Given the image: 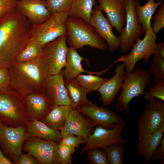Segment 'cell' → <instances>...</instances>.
<instances>
[{
  "instance_id": "cell-1",
  "label": "cell",
  "mask_w": 164,
  "mask_h": 164,
  "mask_svg": "<svg viewBox=\"0 0 164 164\" xmlns=\"http://www.w3.org/2000/svg\"><path fill=\"white\" fill-rule=\"evenodd\" d=\"M32 26L17 9L0 20V67L7 68L26 46Z\"/></svg>"
},
{
  "instance_id": "cell-2",
  "label": "cell",
  "mask_w": 164,
  "mask_h": 164,
  "mask_svg": "<svg viewBox=\"0 0 164 164\" xmlns=\"http://www.w3.org/2000/svg\"><path fill=\"white\" fill-rule=\"evenodd\" d=\"M7 69L10 77L9 86L22 97L30 93H46L47 80L51 74L43 58L15 61Z\"/></svg>"
},
{
  "instance_id": "cell-3",
  "label": "cell",
  "mask_w": 164,
  "mask_h": 164,
  "mask_svg": "<svg viewBox=\"0 0 164 164\" xmlns=\"http://www.w3.org/2000/svg\"><path fill=\"white\" fill-rule=\"evenodd\" d=\"M70 47L77 50L84 46L105 51L107 44L90 22L80 18L69 17L66 35Z\"/></svg>"
},
{
  "instance_id": "cell-4",
  "label": "cell",
  "mask_w": 164,
  "mask_h": 164,
  "mask_svg": "<svg viewBox=\"0 0 164 164\" xmlns=\"http://www.w3.org/2000/svg\"><path fill=\"white\" fill-rule=\"evenodd\" d=\"M0 120L13 127L26 126L30 121L23 97L9 86L0 89Z\"/></svg>"
},
{
  "instance_id": "cell-5",
  "label": "cell",
  "mask_w": 164,
  "mask_h": 164,
  "mask_svg": "<svg viewBox=\"0 0 164 164\" xmlns=\"http://www.w3.org/2000/svg\"><path fill=\"white\" fill-rule=\"evenodd\" d=\"M151 80V75L145 69L137 68L132 73L125 72L122 91L116 103L117 110L124 113L128 112L129 103L134 97L144 95Z\"/></svg>"
},
{
  "instance_id": "cell-6",
  "label": "cell",
  "mask_w": 164,
  "mask_h": 164,
  "mask_svg": "<svg viewBox=\"0 0 164 164\" xmlns=\"http://www.w3.org/2000/svg\"><path fill=\"white\" fill-rule=\"evenodd\" d=\"M145 33L143 39L140 38L136 41L130 53L118 59L119 61L123 62L125 73L132 72L136 64L140 60H143L146 63H148L153 55L157 36L154 33L152 27L147 30Z\"/></svg>"
},
{
  "instance_id": "cell-7",
  "label": "cell",
  "mask_w": 164,
  "mask_h": 164,
  "mask_svg": "<svg viewBox=\"0 0 164 164\" xmlns=\"http://www.w3.org/2000/svg\"><path fill=\"white\" fill-rule=\"evenodd\" d=\"M29 136L26 126L9 127L0 120V146L5 156L15 164L22 154L24 142Z\"/></svg>"
},
{
  "instance_id": "cell-8",
  "label": "cell",
  "mask_w": 164,
  "mask_h": 164,
  "mask_svg": "<svg viewBox=\"0 0 164 164\" xmlns=\"http://www.w3.org/2000/svg\"><path fill=\"white\" fill-rule=\"evenodd\" d=\"M126 123V121H123L111 129L97 125L94 128L91 135L83 139L85 144L81 150L80 155H82L92 149L97 148L104 150L111 144L128 142V140L124 139L122 136V131Z\"/></svg>"
},
{
  "instance_id": "cell-9",
  "label": "cell",
  "mask_w": 164,
  "mask_h": 164,
  "mask_svg": "<svg viewBox=\"0 0 164 164\" xmlns=\"http://www.w3.org/2000/svg\"><path fill=\"white\" fill-rule=\"evenodd\" d=\"M69 17L68 12L53 14L44 22L32 27L31 36L44 45L60 36L66 35Z\"/></svg>"
},
{
  "instance_id": "cell-10",
  "label": "cell",
  "mask_w": 164,
  "mask_h": 164,
  "mask_svg": "<svg viewBox=\"0 0 164 164\" xmlns=\"http://www.w3.org/2000/svg\"><path fill=\"white\" fill-rule=\"evenodd\" d=\"M60 142L39 138L28 137L23 149L31 155L40 164H60L58 149Z\"/></svg>"
},
{
  "instance_id": "cell-11",
  "label": "cell",
  "mask_w": 164,
  "mask_h": 164,
  "mask_svg": "<svg viewBox=\"0 0 164 164\" xmlns=\"http://www.w3.org/2000/svg\"><path fill=\"white\" fill-rule=\"evenodd\" d=\"M164 124V102L155 98L149 101L139 118L138 140L158 130Z\"/></svg>"
},
{
  "instance_id": "cell-12",
  "label": "cell",
  "mask_w": 164,
  "mask_h": 164,
  "mask_svg": "<svg viewBox=\"0 0 164 164\" xmlns=\"http://www.w3.org/2000/svg\"><path fill=\"white\" fill-rule=\"evenodd\" d=\"M137 0H124L125 11V25L119 37L121 51L126 52L140 38L145 31L138 23L135 11Z\"/></svg>"
},
{
  "instance_id": "cell-13",
  "label": "cell",
  "mask_w": 164,
  "mask_h": 164,
  "mask_svg": "<svg viewBox=\"0 0 164 164\" xmlns=\"http://www.w3.org/2000/svg\"><path fill=\"white\" fill-rule=\"evenodd\" d=\"M76 109L94 126L101 125L111 129L123 121L116 112L104 107L97 106L89 101Z\"/></svg>"
},
{
  "instance_id": "cell-14",
  "label": "cell",
  "mask_w": 164,
  "mask_h": 164,
  "mask_svg": "<svg viewBox=\"0 0 164 164\" xmlns=\"http://www.w3.org/2000/svg\"><path fill=\"white\" fill-rule=\"evenodd\" d=\"M66 35L60 36L43 46V58L47 65L51 75L59 73L66 65L68 48Z\"/></svg>"
},
{
  "instance_id": "cell-15",
  "label": "cell",
  "mask_w": 164,
  "mask_h": 164,
  "mask_svg": "<svg viewBox=\"0 0 164 164\" xmlns=\"http://www.w3.org/2000/svg\"><path fill=\"white\" fill-rule=\"evenodd\" d=\"M17 8L32 27L44 22L52 15L45 0H18Z\"/></svg>"
},
{
  "instance_id": "cell-16",
  "label": "cell",
  "mask_w": 164,
  "mask_h": 164,
  "mask_svg": "<svg viewBox=\"0 0 164 164\" xmlns=\"http://www.w3.org/2000/svg\"><path fill=\"white\" fill-rule=\"evenodd\" d=\"M23 97L30 121L36 120L43 121L53 108L46 93H30Z\"/></svg>"
},
{
  "instance_id": "cell-17",
  "label": "cell",
  "mask_w": 164,
  "mask_h": 164,
  "mask_svg": "<svg viewBox=\"0 0 164 164\" xmlns=\"http://www.w3.org/2000/svg\"><path fill=\"white\" fill-rule=\"evenodd\" d=\"M90 23L99 36L106 41L111 53L120 48L119 38L114 34L111 25L98 5L95 6L93 9Z\"/></svg>"
},
{
  "instance_id": "cell-18",
  "label": "cell",
  "mask_w": 164,
  "mask_h": 164,
  "mask_svg": "<svg viewBox=\"0 0 164 164\" xmlns=\"http://www.w3.org/2000/svg\"><path fill=\"white\" fill-rule=\"evenodd\" d=\"M94 126L76 108L70 111L66 121L60 130L62 138L73 135L84 139L93 132Z\"/></svg>"
},
{
  "instance_id": "cell-19",
  "label": "cell",
  "mask_w": 164,
  "mask_h": 164,
  "mask_svg": "<svg viewBox=\"0 0 164 164\" xmlns=\"http://www.w3.org/2000/svg\"><path fill=\"white\" fill-rule=\"evenodd\" d=\"M125 72V66L123 63L117 65L113 77L108 78L97 89V91L101 94L100 99L104 105H109L113 102L118 92L121 88Z\"/></svg>"
},
{
  "instance_id": "cell-20",
  "label": "cell",
  "mask_w": 164,
  "mask_h": 164,
  "mask_svg": "<svg viewBox=\"0 0 164 164\" xmlns=\"http://www.w3.org/2000/svg\"><path fill=\"white\" fill-rule=\"evenodd\" d=\"M46 93L53 108L59 105H70L64 84L63 70L58 74L49 76L47 81Z\"/></svg>"
},
{
  "instance_id": "cell-21",
  "label": "cell",
  "mask_w": 164,
  "mask_h": 164,
  "mask_svg": "<svg viewBox=\"0 0 164 164\" xmlns=\"http://www.w3.org/2000/svg\"><path fill=\"white\" fill-rule=\"evenodd\" d=\"M100 9L104 11L112 26L121 35L125 23L124 0H97Z\"/></svg>"
},
{
  "instance_id": "cell-22",
  "label": "cell",
  "mask_w": 164,
  "mask_h": 164,
  "mask_svg": "<svg viewBox=\"0 0 164 164\" xmlns=\"http://www.w3.org/2000/svg\"><path fill=\"white\" fill-rule=\"evenodd\" d=\"M164 132V124L154 132L143 136L138 141L137 148L138 156L142 155L144 163L149 160L155 151L160 145Z\"/></svg>"
},
{
  "instance_id": "cell-23",
  "label": "cell",
  "mask_w": 164,
  "mask_h": 164,
  "mask_svg": "<svg viewBox=\"0 0 164 164\" xmlns=\"http://www.w3.org/2000/svg\"><path fill=\"white\" fill-rule=\"evenodd\" d=\"M85 59L82 57L77 50L70 47H68L66 56V65L63 70V77L65 79L75 78L83 73L89 74L99 75L104 72H92L84 70L82 67L81 61Z\"/></svg>"
},
{
  "instance_id": "cell-24",
  "label": "cell",
  "mask_w": 164,
  "mask_h": 164,
  "mask_svg": "<svg viewBox=\"0 0 164 164\" xmlns=\"http://www.w3.org/2000/svg\"><path fill=\"white\" fill-rule=\"evenodd\" d=\"M26 128L29 137L60 142L62 139L60 130L50 128L43 121H30Z\"/></svg>"
},
{
  "instance_id": "cell-25",
  "label": "cell",
  "mask_w": 164,
  "mask_h": 164,
  "mask_svg": "<svg viewBox=\"0 0 164 164\" xmlns=\"http://www.w3.org/2000/svg\"><path fill=\"white\" fill-rule=\"evenodd\" d=\"M64 83L67 90L70 105L73 108L87 103L89 100L88 94L85 89L76 79H64Z\"/></svg>"
},
{
  "instance_id": "cell-26",
  "label": "cell",
  "mask_w": 164,
  "mask_h": 164,
  "mask_svg": "<svg viewBox=\"0 0 164 164\" xmlns=\"http://www.w3.org/2000/svg\"><path fill=\"white\" fill-rule=\"evenodd\" d=\"M163 0L156 2L154 0H148L143 5H141L138 1L135 5V11L138 23L145 31L152 27L151 21L157 8L162 3Z\"/></svg>"
},
{
  "instance_id": "cell-27",
  "label": "cell",
  "mask_w": 164,
  "mask_h": 164,
  "mask_svg": "<svg viewBox=\"0 0 164 164\" xmlns=\"http://www.w3.org/2000/svg\"><path fill=\"white\" fill-rule=\"evenodd\" d=\"M71 105H59L53 108L43 122L50 128L60 130L66 121Z\"/></svg>"
},
{
  "instance_id": "cell-28",
  "label": "cell",
  "mask_w": 164,
  "mask_h": 164,
  "mask_svg": "<svg viewBox=\"0 0 164 164\" xmlns=\"http://www.w3.org/2000/svg\"><path fill=\"white\" fill-rule=\"evenodd\" d=\"M43 46L36 38L31 36L15 61L26 62L43 58Z\"/></svg>"
},
{
  "instance_id": "cell-29",
  "label": "cell",
  "mask_w": 164,
  "mask_h": 164,
  "mask_svg": "<svg viewBox=\"0 0 164 164\" xmlns=\"http://www.w3.org/2000/svg\"><path fill=\"white\" fill-rule=\"evenodd\" d=\"M94 0H74L68 12L69 17L80 18L90 22Z\"/></svg>"
},
{
  "instance_id": "cell-30",
  "label": "cell",
  "mask_w": 164,
  "mask_h": 164,
  "mask_svg": "<svg viewBox=\"0 0 164 164\" xmlns=\"http://www.w3.org/2000/svg\"><path fill=\"white\" fill-rule=\"evenodd\" d=\"M76 78L85 89L88 94L97 91L101 85L108 79L89 74H81Z\"/></svg>"
},
{
  "instance_id": "cell-31",
  "label": "cell",
  "mask_w": 164,
  "mask_h": 164,
  "mask_svg": "<svg viewBox=\"0 0 164 164\" xmlns=\"http://www.w3.org/2000/svg\"><path fill=\"white\" fill-rule=\"evenodd\" d=\"M122 143H116L110 145L104 150L109 164L124 163V147Z\"/></svg>"
},
{
  "instance_id": "cell-32",
  "label": "cell",
  "mask_w": 164,
  "mask_h": 164,
  "mask_svg": "<svg viewBox=\"0 0 164 164\" xmlns=\"http://www.w3.org/2000/svg\"><path fill=\"white\" fill-rule=\"evenodd\" d=\"M154 81L148 91L145 92V98L148 101L155 98L164 102V79Z\"/></svg>"
},
{
  "instance_id": "cell-33",
  "label": "cell",
  "mask_w": 164,
  "mask_h": 164,
  "mask_svg": "<svg viewBox=\"0 0 164 164\" xmlns=\"http://www.w3.org/2000/svg\"><path fill=\"white\" fill-rule=\"evenodd\" d=\"M149 72L154 80L164 79V58L153 55Z\"/></svg>"
},
{
  "instance_id": "cell-34",
  "label": "cell",
  "mask_w": 164,
  "mask_h": 164,
  "mask_svg": "<svg viewBox=\"0 0 164 164\" xmlns=\"http://www.w3.org/2000/svg\"><path fill=\"white\" fill-rule=\"evenodd\" d=\"M52 13L68 12L74 0H45Z\"/></svg>"
},
{
  "instance_id": "cell-35",
  "label": "cell",
  "mask_w": 164,
  "mask_h": 164,
  "mask_svg": "<svg viewBox=\"0 0 164 164\" xmlns=\"http://www.w3.org/2000/svg\"><path fill=\"white\" fill-rule=\"evenodd\" d=\"M88 162L91 164H108L105 151L97 148L91 149L87 152Z\"/></svg>"
},
{
  "instance_id": "cell-36",
  "label": "cell",
  "mask_w": 164,
  "mask_h": 164,
  "mask_svg": "<svg viewBox=\"0 0 164 164\" xmlns=\"http://www.w3.org/2000/svg\"><path fill=\"white\" fill-rule=\"evenodd\" d=\"M75 150V148L59 144L58 153L60 164H71L72 155Z\"/></svg>"
},
{
  "instance_id": "cell-37",
  "label": "cell",
  "mask_w": 164,
  "mask_h": 164,
  "mask_svg": "<svg viewBox=\"0 0 164 164\" xmlns=\"http://www.w3.org/2000/svg\"><path fill=\"white\" fill-rule=\"evenodd\" d=\"M153 27L154 33L156 34L160 30L164 27V3H162L159 9L157 11V13L154 17Z\"/></svg>"
},
{
  "instance_id": "cell-38",
  "label": "cell",
  "mask_w": 164,
  "mask_h": 164,
  "mask_svg": "<svg viewBox=\"0 0 164 164\" xmlns=\"http://www.w3.org/2000/svg\"><path fill=\"white\" fill-rule=\"evenodd\" d=\"M18 0H0V20L17 9Z\"/></svg>"
},
{
  "instance_id": "cell-39",
  "label": "cell",
  "mask_w": 164,
  "mask_h": 164,
  "mask_svg": "<svg viewBox=\"0 0 164 164\" xmlns=\"http://www.w3.org/2000/svg\"><path fill=\"white\" fill-rule=\"evenodd\" d=\"M84 142V139L80 137L71 135L62 138L60 144L75 148L76 147L78 148L80 144Z\"/></svg>"
},
{
  "instance_id": "cell-40",
  "label": "cell",
  "mask_w": 164,
  "mask_h": 164,
  "mask_svg": "<svg viewBox=\"0 0 164 164\" xmlns=\"http://www.w3.org/2000/svg\"><path fill=\"white\" fill-rule=\"evenodd\" d=\"M10 79L7 68L0 67V89L9 86Z\"/></svg>"
},
{
  "instance_id": "cell-41",
  "label": "cell",
  "mask_w": 164,
  "mask_h": 164,
  "mask_svg": "<svg viewBox=\"0 0 164 164\" xmlns=\"http://www.w3.org/2000/svg\"><path fill=\"white\" fill-rule=\"evenodd\" d=\"M17 164H39V162L30 154H22L19 156L17 162Z\"/></svg>"
},
{
  "instance_id": "cell-42",
  "label": "cell",
  "mask_w": 164,
  "mask_h": 164,
  "mask_svg": "<svg viewBox=\"0 0 164 164\" xmlns=\"http://www.w3.org/2000/svg\"><path fill=\"white\" fill-rule=\"evenodd\" d=\"M160 145L158 146L152 154L150 160L152 161L158 159H164V136H163L160 143Z\"/></svg>"
},
{
  "instance_id": "cell-43",
  "label": "cell",
  "mask_w": 164,
  "mask_h": 164,
  "mask_svg": "<svg viewBox=\"0 0 164 164\" xmlns=\"http://www.w3.org/2000/svg\"><path fill=\"white\" fill-rule=\"evenodd\" d=\"M153 55L159 56L164 58V43L163 42L156 44Z\"/></svg>"
},
{
  "instance_id": "cell-44",
  "label": "cell",
  "mask_w": 164,
  "mask_h": 164,
  "mask_svg": "<svg viewBox=\"0 0 164 164\" xmlns=\"http://www.w3.org/2000/svg\"><path fill=\"white\" fill-rule=\"evenodd\" d=\"M0 161L2 164H12L13 162L9 159L7 158L3 153L0 149Z\"/></svg>"
},
{
  "instance_id": "cell-45",
  "label": "cell",
  "mask_w": 164,
  "mask_h": 164,
  "mask_svg": "<svg viewBox=\"0 0 164 164\" xmlns=\"http://www.w3.org/2000/svg\"><path fill=\"white\" fill-rule=\"evenodd\" d=\"M0 164H2V162L0 161Z\"/></svg>"
},
{
  "instance_id": "cell-46",
  "label": "cell",
  "mask_w": 164,
  "mask_h": 164,
  "mask_svg": "<svg viewBox=\"0 0 164 164\" xmlns=\"http://www.w3.org/2000/svg\"></svg>"
},
{
  "instance_id": "cell-47",
  "label": "cell",
  "mask_w": 164,
  "mask_h": 164,
  "mask_svg": "<svg viewBox=\"0 0 164 164\" xmlns=\"http://www.w3.org/2000/svg\"></svg>"
}]
</instances>
